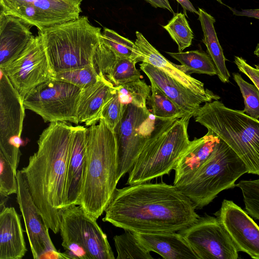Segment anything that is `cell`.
Returning <instances> with one entry per match:
<instances>
[{
	"mask_svg": "<svg viewBox=\"0 0 259 259\" xmlns=\"http://www.w3.org/2000/svg\"><path fill=\"white\" fill-rule=\"evenodd\" d=\"M140 67L150 83L160 89L186 114L194 116L202 103L205 101L153 65L142 62Z\"/></svg>",
	"mask_w": 259,
	"mask_h": 259,
	"instance_id": "obj_21",
	"label": "cell"
},
{
	"mask_svg": "<svg viewBox=\"0 0 259 259\" xmlns=\"http://www.w3.org/2000/svg\"><path fill=\"white\" fill-rule=\"evenodd\" d=\"M256 68H257L259 69V65H256Z\"/></svg>",
	"mask_w": 259,
	"mask_h": 259,
	"instance_id": "obj_47",
	"label": "cell"
},
{
	"mask_svg": "<svg viewBox=\"0 0 259 259\" xmlns=\"http://www.w3.org/2000/svg\"><path fill=\"white\" fill-rule=\"evenodd\" d=\"M166 53L181 64L182 69L188 74L195 73L210 76L217 75V71L212 59L204 51L193 50Z\"/></svg>",
	"mask_w": 259,
	"mask_h": 259,
	"instance_id": "obj_27",
	"label": "cell"
},
{
	"mask_svg": "<svg viewBox=\"0 0 259 259\" xmlns=\"http://www.w3.org/2000/svg\"><path fill=\"white\" fill-rule=\"evenodd\" d=\"M31 25L0 12V68L15 60L34 37Z\"/></svg>",
	"mask_w": 259,
	"mask_h": 259,
	"instance_id": "obj_19",
	"label": "cell"
},
{
	"mask_svg": "<svg viewBox=\"0 0 259 259\" xmlns=\"http://www.w3.org/2000/svg\"><path fill=\"white\" fill-rule=\"evenodd\" d=\"M217 2H218L219 3H221V4H223L222 3V0H216Z\"/></svg>",
	"mask_w": 259,
	"mask_h": 259,
	"instance_id": "obj_46",
	"label": "cell"
},
{
	"mask_svg": "<svg viewBox=\"0 0 259 259\" xmlns=\"http://www.w3.org/2000/svg\"><path fill=\"white\" fill-rule=\"evenodd\" d=\"M124 232L113 237L117 253V259H152L145 247L139 241L134 232L124 230Z\"/></svg>",
	"mask_w": 259,
	"mask_h": 259,
	"instance_id": "obj_28",
	"label": "cell"
},
{
	"mask_svg": "<svg viewBox=\"0 0 259 259\" xmlns=\"http://www.w3.org/2000/svg\"><path fill=\"white\" fill-rule=\"evenodd\" d=\"M155 117L148 108L126 105L114 130L117 149V181L128 172L154 129Z\"/></svg>",
	"mask_w": 259,
	"mask_h": 259,
	"instance_id": "obj_10",
	"label": "cell"
},
{
	"mask_svg": "<svg viewBox=\"0 0 259 259\" xmlns=\"http://www.w3.org/2000/svg\"><path fill=\"white\" fill-rule=\"evenodd\" d=\"M0 72V154L17 172L25 108L22 98L6 74L1 69Z\"/></svg>",
	"mask_w": 259,
	"mask_h": 259,
	"instance_id": "obj_11",
	"label": "cell"
},
{
	"mask_svg": "<svg viewBox=\"0 0 259 259\" xmlns=\"http://www.w3.org/2000/svg\"><path fill=\"white\" fill-rule=\"evenodd\" d=\"M16 177L18 183L17 202L21 212L33 258H66L63 252L55 248L42 214L29 193L20 170Z\"/></svg>",
	"mask_w": 259,
	"mask_h": 259,
	"instance_id": "obj_14",
	"label": "cell"
},
{
	"mask_svg": "<svg viewBox=\"0 0 259 259\" xmlns=\"http://www.w3.org/2000/svg\"><path fill=\"white\" fill-rule=\"evenodd\" d=\"M198 19L203 34L202 41L206 47L207 54L215 65L219 78L223 83H228L230 74L226 65V59L214 28L215 19L201 8H198Z\"/></svg>",
	"mask_w": 259,
	"mask_h": 259,
	"instance_id": "obj_26",
	"label": "cell"
},
{
	"mask_svg": "<svg viewBox=\"0 0 259 259\" xmlns=\"http://www.w3.org/2000/svg\"><path fill=\"white\" fill-rule=\"evenodd\" d=\"M87 133L83 126H74L68 160L65 207L79 203L85 168Z\"/></svg>",
	"mask_w": 259,
	"mask_h": 259,
	"instance_id": "obj_18",
	"label": "cell"
},
{
	"mask_svg": "<svg viewBox=\"0 0 259 259\" xmlns=\"http://www.w3.org/2000/svg\"><path fill=\"white\" fill-rule=\"evenodd\" d=\"M236 186L242 193L246 212L255 219L259 220V179L240 181Z\"/></svg>",
	"mask_w": 259,
	"mask_h": 259,
	"instance_id": "obj_35",
	"label": "cell"
},
{
	"mask_svg": "<svg viewBox=\"0 0 259 259\" xmlns=\"http://www.w3.org/2000/svg\"><path fill=\"white\" fill-rule=\"evenodd\" d=\"M178 3L181 5L183 8L185 13L186 11H189L190 12L195 13L198 15V12L196 10L192 4L189 0H176Z\"/></svg>",
	"mask_w": 259,
	"mask_h": 259,
	"instance_id": "obj_42",
	"label": "cell"
},
{
	"mask_svg": "<svg viewBox=\"0 0 259 259\" xmlns=\"http://www.w3.org/2000/svg\"><path fill=\"white\" fill-rule=\"evenodd\" d=\"M136 63L129 58L116 56L101 35L94 55V64L98 73L102 74L114 87L142 78L136 67Z\"/></svg>",
	"mask_w": 259,
	"mask_h": 259,
	"instance_id": "obj_20",
	"label": "cell"
},
{
	"mask_svg": "<svg viewBox=\"0 0 259 259\" xmlns=\"http://www.w3.org/2000/svg\"><path fill=\"white\" fill-rule=\"evenodd\" d=\"M136 45L142 54V62L148 63L165 72L181 85L203 98L205 102L219 100L220 97L205 89L201 81L186 73L181 65H176L165 58L138 31L136 32Z\"/></svg>",
	"mask_w": 259,
	"mask_h": 259,
	"instance_id": "obj_17",
	"label": "cell"
},
{
	"mask_svg": "<svg viewBox=\"0 0 259 259\" xmlns=\"http://www.w3.org/2000/svg\"><path fill=\"white\" fill-rule=\"evenodd\" d=\"M0 69L22 100L37 86L55 78L39 34L34 36L15 60Z\"/></svg>",
	"mask_w": 259,
	"mask_h": 259,
	"instance_id": "obj_12",
	"label": "cell"
},
{
	"mask_svg": "<svg viewBox=\"0 0 259 259\" xmlns=\"http://www.w3.org/2000/svg\"><path fill=\"white\" fill-rule=\"evenodd\" d=\"M176 186L141 183L116 188L102 220L135 233L178 232L200 217Z\"/></svg>",
	"mask_w": 259,
	"mask_h": 259,
	"instance_id": "obj_1",
	"label": "cell"
},
{
	"mask_svg": "<svg viewBox=\"0 0 259 259\" xmlns=\"http://www.w3.org/2000/svg\"><path fill=\"white\" fill-rule=\"evenodd\" d=\"M150 87L151 94L147 99V103L155 118L168 119L190 115L186 114L154 84L151 83Z\"/></svg>",
	"mask_w": 259,
	"mask_h": 259,
	"instance_id": "obj_30",
	"label": "cell"
},
{
	"mask_svg": "<svg viewBox=\"0 0 259 259\" xmlns=\"http://www.w3.org/2000/svg\"><path fill=\"white\" fill-rule=\"evenodd\" d=\"M245 173L247 169L244 162L221 140L209 159L192 177L174 186L191 200L195 209H201L221 191L236 187V181Z\"/></svg>",
	"mask_w": 259,
	"mask_h": 259,
	"instance_id": "obj_7",
	"label": "cell"
},
{
	"mask_svg": "<svg viewBox=\"0 0 259 259\" xmlns=\"http://www.w3.org/2000/svg\"><path fill=\"white\" fill-rule=\"evenodd\" d=\"M191 115L155 119L151 135L128 172V185L169 174L192 143L188 127Z\"/></svg>",
	"mask_w": 259,
	"mask_h": 259,
	"instance_id": "obj_4",
	"label": "cell"
},
{
	"mask_svg": "<svg viewBox=\"0 0 259 259\" xmlns=\"http://www.w3.org/2000/svg\"><path fill=\"white\" fill-rule=\"evenodd\" d=\"M27 250L20 217L5 206L0 211V259H21Z\"/></svg>",
	"mask_w": 259,
	"mask_h": 259,
	"instance_id": "obj_25",
	"label": "cell"
},
{
	"mask_svg": "<svg viewBox=\"0 0 259 259\" xmlns=\"http://www.w3.org/2000/svg\"><path fill=\"white\" fill-rule=\"evenodd\" d=\"M81 89L54 78L31 90L23 100L25 109L39 115L46 122L78 124L77 110Z\"/></svg>",
	"mask_w": 259,
	"mask_h": 259,
	"instance_id": "obj_9",
	"label": "cell"
},
{
	"mask_svg": "<svg viewBox=\"0 0 259 259\" xmlns=\"http://www.w3.org/2000/svg\"><path fill=\"white\" fill-rule=\"evenodd\" d=\"M167 6H170L168 0H162Z\"/></svg>",
	"mask_w": 259,
	"mask_h": 259,
	"instance_id": "obj_45",
	"label": "cell"
},
{
	"mask_svg": "<svg viewBox=\"0 0 259 259\" xmlns=\"http://www.w3.org/2000/svg\"><path fill=\"white\" fill-rule=\"evenodd\" d=\"M234 63L239 70L245 74L259 90V69L249 65L242 57L235 56Z\"/></svg>",
	"mask_w": 259,
	"mask_h": 259,
	"instance_id": "obj_38",
	"label": "cell"
},
{
	"mask_svg": "<svg viewBox=\"0 0 259 259\" xmlns=\"http://www.w3.org/2000/svg\"><path fill=\"white\" fill-rule=\"evenodd\" d=\"M82 0H35L22 6L14 13L15 16L38 31L74 20L82 12Z\"/></svg>",
	"mask_w": 259,
	"mask_h": 259,
	"instance_id": "obj_16",
	"label": "cell"
},
{
	"mask_svg": "<svg viewBox=\"0 0 259 259\" xmlns=\"http://www.w3.org/2000/svg\"><path fill=\"white\" fill-rule=\"evenodd\" d=\"M74 126L51 122L39 135L37 151L20 170L45 223L59 232L61 212L65 207L66 177Z\"/></svg>",
	"mask_w": 259,
	"mask_h": 259,
	"instance_id": "obj_2",
	"label": "cell"
},
{
	"mask_svg": "<svg viewBox=\"0 0 259 259\" xmlns=\"http://www.w3.org/2000/svg\"><path fill=\"white\" fill-rule=\"evenodd\" d=\"M195 121L226 143L245 165L247 173L259 176V120L219 100L205 102Z\"/></svg>",
	"mask_w": 259,
	"mask_h": 259,
	"instance_id": "obj_5",
	"label": "cell"
},
{
	"mask_svg": "<svg viewBox=\"0 0 259 259\" xmlns=\"http://www.w3.org/2000/svg\"><path fill=\"white\" fill-rule=\"evenodd\" d=\"M115 88L119 99L124 105L131 104L140 108H147V99L151 87L145 80L139 79Z\"/></svg>",
	"mask_w": 259,
	"mask_h": 259,
	"instance_id": "obj_31",
	"label": "cell"
},
{
	"mask_svg": "<svg viewBox=\"0 0 259 259\" xmlns=\"http://www.w3.org/2000/svg\"><path fill=\"white\" fill-rule=\"evenodd\" d=\"M135 234L148 251L155 252L163 258L199 259L186 240L178 232Z\"/></svg>",
	"mask_w": 259,
	"mask_h": 259,
	"instance_id": "obj_24",
	"label": "cell"
},
{
	"mask_svg": "<svg viewBox=\"0 0 259 259\" xmlns=\"http://www.w3.org/2000/svg\"><path fill=\"white\" fill-rule=\"evenodd\" d=\"M146 2L149 3L152 6L157 8H160L162 9H165L168 10L171 13L174 14V12L171 7V6H167L162 0H145Z\"/></svg>",
	"mask_w": 259,
	"mask_h": 259,
	"instance_id": "obj_41",
	"label": "cell"
},
{
	"mask_svg": "<svg viewBox=\"0 0 259 259\" xmlns=\"http://www.w3.org/2000/svg\"><path fill=\"white\" fill-rule=\"evenodd\" d=\"M199 259H237L238 250L225 228L216 217H199L189 226L178 232Z\"/></svg>",
	"mask_w": 259,
	"mask_h": 259,
	"instance_id": "obj_13",
	"label": "cell"
},
{
	"mask_svg": "<svg viewBox=\"0 0 259 259\" xmlns=\"http://www.w3.org/2000/svg\"><path fill=\"white\" fill-rule=\"evenodd\" d=\"M85 168L79 203L97 220L105 211L118 182L114 133L103 119L87 128Z\"/></svg>",
	"mask_w": 259,
	"mask_h": 259,
	"instance_id": "obj_3",
	"label": "cell"
},
{
	"mask_svg": "<svg viewBox=\"0 0 259 259\" xmlns=\"http://www.w3.org/2000/svg\"><path fill=\"white\" fill-rule=\"evenodd\" d=\"M17 172L8 160L0 154V194L9 196L16 194L18 189Z\"/></svg>",
	"mask_w": 259,
	"mask_h": 259,
	"instance_id": "obj_36",
	"label": "cell"
},
{
	"mask_svg": "<svg viewBox=\"0 0 259 259\" xmlns=\"http://www.w3.org/2000/svg\"><path fill=\"white\" fill-rule=\"evenodd\" d=\"M99 74L100 77L95 83L81 89L78 100V121L87 126L99 121L103 107L116 92L115 87L102 74Z\"/></svg>",
	"mask_w": 259,
	"mask_h": 259,
	"instance_id": "obj_22",
	"label": "cell"
},
{
	"mask_svg": "<svg viewBox=\"0 0 259 259\" xmlns=\"http://www.w3.org/2000/svg\"><path fill=\"white\" fill-rule=\"evenodd\" d=\"M126 105L121 102L117 91L106 104L101 113L100 119L105 122L113 132L122 118Z\"/></svg>",
	"mask_w": 259,
	"mask_h": 259,
	"instance_id": "obj_37",
	"label": "cell"
},
{
	"mask_svg": "<svg viewBox=\"0 0 259 259\" xmlns=\"http://www.w3.org/2000/svg\"><path fill=\"white\" fill-rule=\"evenodd\" d=\"M233 76L244 99V109L242 112L257 119L259 118V90L254 84L244 80L238 73H233Z\"/></svg>",
	"mask_w": 259,
	"mask_h": 259,
	"instance_id": "obj_34",
	"label": "cell"
},
{
	"mask_svg": "<svg viewBox=\"0 0 259 259\" xmlns=\"http://www.w3.org/2000/svg\"><path fill=\"white\" fill-rule=\"evenodd\" d=\"M101 37L116 56L129 58L136 63L142 62V54L133 41L107 28H104Z\"/></svg>",
	"mask_w": 259,
	"mask_h": 259,
	"instance_id": "obj_29",
	"label": "cell"
},
{
	"mask_svg": "<svg viewBox=\"0 0 259 259\" xmlns=\"http://www.w3.org/2000/svg\"><path fill=\"white\" fill-rule=\"evenodd\" d=\"M51 67L56 73L94 64L102 34L87 16L38 31Z\"/></svg>",
	"mask_w": 259,
	"mask_h": 259,
	"instance_id": "obj_6",
	"label": "cell"
},
{
	"mask_svg": "<svg viewBox=\"0 0 259 259\" xmlns=\"http://www.w3.org/2000/svg\"><path fill=\"white\" fill-rule=\"evenodd\" d=\"M214 214L238 250L259 259V226L248 213L233 201L224 199Z\"/></svg>",
	"mask_w": 259,
	"mask_h": 259,
	"instance_id": "obj_15",
	"label": "cell"
},
{
	"mask_svg": "<svg viewBox=\"0 0 259 259\" xmlns=\"http://www.w3.org/2000/svg\"><path fill=\"white\" fill-rule=\"evenodd\" d=\"M99 77L100 74L94 64L58 72L55 74V78L74 84L81 89L95 83Z\"/></svg>",
	"mask_w": 259,
	"mask_h": 259,
	"instance_id": "obj_33",
	"label": "cell"
},
{
	"mask_svg": "<svg viewBox=\"0 0 259 259\" xmlns=\"http://www.w3.org/2000/svg\"><path fill=\"white\" fill-rule=\"evenodd\" d=\"M220 140L210 130L202 137L194 138L175 167L174 185L192 177L209 159Z\"/></svg>",
	"mask_w": 259,
	"mask_h": 259,
	"instance_id": "obj_23",
	"label": "cell"
},
{
	"mask_svg": "<svg viewBox=\"0 0 259 259\" xmlns=\"http://www.w3.org/2000/svg\"><path fill=\"white\" fill-rule=\"evenodd\" d=\"M8 196H5L1 195L0 211L5 207V204L8 200Z\"/></svg>",
	"mask_w": 259,
	"mask_h": 259,
	"instance_id": "obj_43",
	"label": "cell"
},
{
	"mask_svg": "<svg viewBox=\"0 0 259 259\" xmlns=\"http://www.w3.org/2000/svg\"><path fill=\"white\" fill-rule=\"evenodd\" d=\"M67 258L114 259L106 234L97 220L78 205L62 210L60 230Z\"/></svg>",
	"mask_w": 259,
	"mask_h": 259,
	"instance_id": "obj_8",
	"label": "cell"
},
{
	"mask_svg": "<svg viewBox=\"0 0 259 259\" xmlns=\"http://www.w3.org/2000/svg\"><path fill=\"white\" fill-rule=\"evenodd\" d=\"M35 0H0L1 11L6 13L23 6L31 4Z\"/></svg>",
	"mask_w": 259,
	"mask_h": 259,
	"instance_id": "obj_39",
	"label": "cell"
},
{
	"mask_svg": "<svg viewBox=\"0 0 259 259\" xmlns=\"http://www.w3.org/2000/svg\"><path fill=\"white\" fill-rule=\"evenodd\" d=\"M163 27L178 45L179 52H183L191 45L194 34L184 14L175 13Z\"/></svg>",
	"mask_w": 259,
	"mask_h": 259,
	"instance_id": "obj_32",
	"label": "cell"
},
{
	"mask_svg": "<svg viewBox=\"0 0 259 259\" xmlns=\"http://www.w3.org/2000/svg\"><path fill=\"white\" fill-rule=\"evenodd\" d=\"M234 15L237 16H245L259 19V9H241L238 11L235 8L229 7Z\"/></svg>",
	"mask_w": 259,
	"mask_h": 259,
	"instance_id": "obj_40",
	"label": "cell"
},
{
	"mask_svg": "<svg viewBox=\"0 0 259 259\" xmlns=\"http://www.w3.org/2000/svg\"><path fill=\"white\" fill-rule=\"evenodd\" d=\"M255 53L257 57H259V43H258L255 49Z\"/></svg>",
	"mask_w": 259,
	"mask_h": 259,
	"instance_id": "obj_44",
	"label": "cell"
}]
</instances>
